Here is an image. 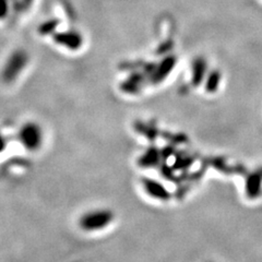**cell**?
Returning <instances> with one entry per match:
<instances>
[{
	"label": "cell",
	"instance_id": "2",
	"mask_svg": "<svg viewBox=\"0 0 262 262\" xmlns=\"http://www.w3.org/2000/svg\"><path fill=\"white\" fill-rule=\"evenodd\" d=\"M22 142L30 150L36 149L40 142L39 133L34 128H26L22 133Z\"/></svg>",
	"mask_w": 262,
	"mask_h": 262
},
{
	"label": "cell",
	"instance_id": "1",
	"mask_svg": "<svg viewBox=\"0 0 262 262\" xmlns=\"http://www.w3.org/2000/svg\"><path fill=\"white\" fill-rule=\"evenodd\" d=\"M113 219V214L107 210H94L88 212L81 217L80 226L86 232H95L107 226Z\"/></svg>",
	"mask_w": 262,
	"mask_h": 262
}]
</instances>
